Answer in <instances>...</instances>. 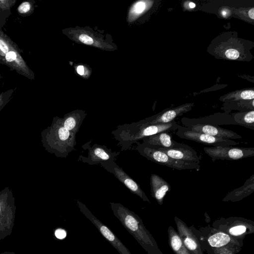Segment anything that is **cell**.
Returning <instances> with one entry per match:
<instances>
[{
  "label": "cell",
  "instance_id": "cell-15",
  "mask_svg": "<svg viewBox=\"0 0 254 254\" xmlns=\"http://www.w3.org/2000/svg\"><path fill=\"white\" fill-rule=\"evenodd\" d=\"M86 116L84 111L76 110L65 115L63 118H60V122L62 126L76 134Z\"/></svg>",
  "mask_w": 254,
  "mask_h": 254
},
{
  "label": "cell",
  "instance_id": "cell-24",
  "mask_svg": "<svg viewBox=\"0 0 254 254\" xmlns=\"http://www.w3.org/2000/svg\"><path fill=\"white\" fill-rule=\"evenodd\" d=\"M247 228L245 226L240 225L234 226L229 229V233L233 236H239L246 232Z\"/></svg>",
  "mask_w": 254,
  "mask_h": 254
},
{
  "label": "cell",
  "instance_id": "cell-12",
  "mask_svg": "<svg viewBox=\"0 0 254 254\" xmlns=\"http://www.w3.org/2000/svg\"><path fill=\"white\" fill-rule=\"evenodd\" d=\"M193 103H188L179 107L164 111L154 116L145 119L140 121L146 124H157L168 123L174 121L179 116L182 115L191 110Z\"/></svg>",
  "mask_w": 254,
  "mask_h": 254
},
{
  "label": "cell",
  "instance_id": "cell-16",
  "mask_svg": "<svg viewBox=\"0 0 254 254\" xmlns=\"http://www.w3.org/2000/svg\"><path fill=\"white\" fill-rule=\"evenodd\" d=\"M142 143L156 147L171 148L177 142L173 139L172 135L168 132H162L146 137L141 140Z\"/></svg>",
  "mask_w": 254,
  "mask_h": 254
},
{
  "label": "cell",
  "instance_id": "cell-18",
  "mask_svg": "<svg viewBox=\"0 0 254 254\" xmlns=\"http://www.w3.org/2000/svg\"><path fill=\"white\" fill-rule=\"evenodd\" d=\"M168 231L170 247L175 254H191L172 226L169 227Z\"/></svg>",
  "mask_w": 254,
  "mask_h": 254
},
{
  "label": "cell",
  "instance_id": "cell-29",
  "mask_svg": "<svg viewBox=\"0 0 254 254\" xmlns=\"http://www.w3.org/2000/svg\"><path fill=\"white\" fill-rule=\"evenodd\" d=\"M9 98L7 95H0V111L8 102Z\"/></svg>",
  "mask_w": 254,
  "mask_h": 254
},
{
  "label": "cell",
  "instance_id": "cell-5",
  "mask_svg": "<svg viewBox=\"0 0 254 254\" xmlns=\"http://www.w3.org/2000/svg\"><path fill=\"white\" fill-rule=\"evenodd\" d=\"M90 142L89 141L82 145L83 148L88 150L87 155H80L78 159L79 161L90 165H101L107 162L115 161L120 154V152L113 151L105 145L96 143L90 145Z\"/></svg>",
  "mask_w": 254,
  "mask_h": 254
},
{
  "label": "cell",
  "instance_id": "cell-27",
  "mask_svg": "<svg viewBox=\"0 0 254 254\" xmlns=\"http://www.w3.org/2000/svg\"><path fill=\"white\" fill-rule=\"evenodd\" d=\"M9 50V46L6 42L4 40L0 39V54L5 55Z\"/></svg>",
  "mask_w": 254,
  "mask_h": 254
},
{
  "label": "cell",
  "instance_id": "cell-31",
  "mask_svg": "<svg viewBox=\"0 0 254 254\" xmlns=\"http://www.w3.org/2000/svg\"><path fill=\"white\" fill-rule=\"evenodd\" d=\"M254 8L252 7L251 9H250L248 12V15L250 18H251L252 20L254 19Z\"/></svg>",
  "mask_w": 254,
  "mask_h": 254
},
{
  "label": "cell",
  "instance_id": "cell-6",
  "mask_svg": "<svg viewBox=\"0 0 254 254\" xmlns=\"http://www.w3.org/2000/svg\"><path fill=\"white\" fill-rule=\"evenodd\" d=\"M203 150L213 162L217 160H237L254 156L253 147L213 146L204 147Z\"/></svg>",
  "mask_w": 254,
  "mask_h": 254
},
{
  "label": "cell",
  "instance_id": "cell-8",
  "mask_svg": "<svg viewBox=\"0 0 254 254\" xmlns=\"http://www.w3.org/2000/svg\"><path fill=\"white\" fill-rule=\"evenodd\" d=\"M176 134L182 139L213 146H233L239 144L238 142L231 139L220 138L203 133L195 132L189 129L186 127L181 126L177 129Z\"/></svg>",
  "mask_w": 254,
  "mask_h": 254
},
{
  "label": "cell",
  "instance_id": "cell-26",
  "mask_svg": "<svg viewBox=\"0 0 254 254\" xmlns=\"http://www.w3.org/2000/svg\"><path fill=\"white\" fill-rule=\"evenodd\" d=\"M17 59V55L15 51L9 50L5 55V61L8 63H12Z\"/></svg>",
  "mask_w": 254,
  "mask_h": 254
},
{
  "label": "cell",
  "instance_id": "cell-11",
  "mask_svg": "<svg viewBox=\"0 0 254 254\" xmlns=\"http://www.w3.org/2000/svg\"><path fill=\"white\" fill-rule=\"evenodd\" d=\"M189 129L205 133L217 138L228 139H241L242 137L233 131L210 124H195L186 127Z\"/></svg>",
  "mask_w": 254,
  "mask_h": 254
},
{
  "label": "cell",
  "instance_id": "cell-23",
  "mask_svg": "<svg viewBox=\"0 0 254 254\" xmlns=\"http://www.w3.org/2000/svg\"><path fill=\"white\" fill-rule=\"evenodd\" d=\"M75 35H76L75 36V39L83 44L99 47L98 45L99 42L97 41V39L95 38L93 36L90 35L89 34L86 33L83 31H81L76 32Z\"/></svg>",
  "mask_w": 254,
  "mask_h": 254
},
{
  "label": "cell",
  "instance_id": "cell-4",
  "mask_svg": "<svg viewBox=\"0 0 254 254\" xmlns=\"http://www.w3.org/2000/svg\"><path fill=\"white\" fill-rule=\"evenodd\" d=\"M134 148L143 157L160 165L179 170H200V164L172 158L164 152L159 151L151 145L138 142Z\"/></svg>",
  "mask_w": 254,
  "mask_h": 254
},
{
  "label": "cell",
  "instance_id": "cell-2",
  "mask_svg": "<svg viewBox=\"0 0 254 254\" xmlns=\"http://www.w3.org/2000/svg\"><path fill=\"white\" fill-rule=\"evenodd\" d=\"M113 214L148 254H162L141 218L120 203L110 202Z\"/></svg>",
  "mask_w": 254,
  "mask_h": 254
},
{
  "label": "cell",
  "instance_id": "cell-9",
  "mask_svg": "<svg viewBox=\"0 0 254 254\" xmlns=\"http://www.w3.org/2000/svg\"><path fill=\"white\" fill-rule=\"evenodd\" d=\"M101 166L108 172L113 174L115 177L130 191L137 195L143 201L150 203L149 198L140 186L135 182L122 168H120L115 161L104 163Z\"/></svg>",
  "mask_w": 254,
  "mask_h": 254
},
{
  "label": "cell",
  "instance_id": "cell-22",
  "mask_svg": "<svg viewBox=\"0 0 254 254\" xmlns=\"http://www.w3.org/2000/svg\"><path fill=\"white\" fill-rule=\"evenodd\" d=\"M147 2L146 1L140 0L134 3L129 11V20H133L141 15L147 7Z\"/></svg>",
  "mask_w": 254,
  "mask_h": 254
},
{
  "label": "cell",
  "instance_id": "cell-25",
  "mask_svg": "<svg viewBox=\"0 0 254 254\" xmlns=\"http://www.w3.org/2000/svg\"><path fill=\"white\" fill-rule=\"evenodd\" d=\"M31 8L30 3L27 1L22 2L18 7L19 13L24 14L29 12Z\"/></svg>",
  "mask_w": 254,
  "mask_h": 254
},
{
  "label": "cell",
  "instance_id": "cell-30",
  "mask_svg": "<svg viewBox=\"0 0 254 254\" xmlns=\"http://www.w3.org/2000/svg\"><path fill=\"white\" fill-rule=\"evenodd\" d=\"M85 67L82 65L77 66L76 71L80 75H83L85 74Z\"/></svg>",
  "mask_w": 254,
  "mask_h": 254
},
{
  "label": "cell",
  "instance_id": "cell-10",
  "mask_svg": "<svg viewBox=\"0 0 254 254\" xmlns=\"http://www.w3.org/2000/svg\"><path fill=\"white\" fill-rule=\"evenodd\" d=\"M160 151L163 152L172 158L200 164V157L194 149L187 144L176 143L171 148H165L154 146Z\"/></svg>",
  "mask_w": 254,
  "mask_h": 254
},
{
  "label": "cell",
  "instance_id": "cell-28",
  "mask_svg": "<svg viewBox=\"0 0 254 254\" xmlns=\"http://www.w3.org/2000/svg\"><path fill=\"white\" fill-rule=\"evenodd\" d=\"M55 236L59 239H64L66 236V231L63 229H58L55 232Z\"/></svg>",
  "mask_w": 254,
  "mask_h": 254
},
{
  "label": "cell",
  "instance_id": "cell-14",
  "mask_svg": "<svg viewBox=\"0 0 254 254\" xmlns=\"http://www.w3.org/2000/svg\"><path fill=\"white\" fill-rule=\"evenodd\" d=\"M150 185L152 196L160 204H163L166 193L171 190L170 184L160 176L151 174Z\"/></svg>",
  "mask_w": 254,
  "mask_h": 254
},
{
  "label": "cell",
  "instance_id": "cell-13",
  "mask_svg": "<svg viewBox=\"0 0 254 254\" xmlns=\"http://www.w3.org/2000/svg\"><path fill=\"white\" fill-rule=\"evenodd\" d=\"M179 235L182 241L191 254H203L195 236L186 224L177 217L175 219Z\"/></svg>",
  "mask_w": 254,
  "mask_h": 254
},
{
  "label": "cell",
  "instance_id": "cell-1",
  "mask_svg": "<svg viewBox=\"0 0 254 254\" xmlns=\"http://www.w3.org/2000/svg\"><path fill=\"white\" fill-rule=\"evenodd\" d=\"M180 125L175 121L168 123L146 124L140 121L130 124L119 125L111 134L118 141L121 150L130 149L142 138L162 132H170L177 130Z\"/></svg>",
  "mask_w": 254,
  "mask_h": 254
},
{
  "label": "cell",
  "instance_id": "cell-19",
  "mask_svg": "<svg viewBox=\"0 0 254 254\" xmlns=\"http://www.w3.org/2000/svg\"><path fill=\"white\" fill-rule=\"evenodd\" d=\"M232 117L237 125L254 130V111L253 110L246 113L235 114Z\"/></svg>",
  "mask_w": 254,
  "mask_h": 254
},
{
  "label": "cell",
  "instance_id": "cell-20",
  "mask_svg": "<svg viewBox=\"0 0 254 254\" xmlns=\"http://www.w3.org/2000/svg\"><path fill=\"white\" fill-rule=\"evenodd\" d=\"M231 241V237L223 232H218L211 236L208 239V242L210 246L219 248L227 245Z\"/></svg>",
  "mask_w": 254,
  "mask_h": 254
},
{
  "label": "cell",
  "instance_id": "cell-7",
  "mask_svg": "<svg viewBox=\"0 0 254 254\" xmlns=\"http://www.w3.org/2000/svg\"><path fill=\"white\" fill-rule=\"evenodd\" d=\"M77 205L80 211L93 224L101 235L120 254H131L129 250L123 244L117 236L106 225L96 218L85 204L79 200H77Z\"/></svg>",
  "mask_w": 254,
  "mask_h": 254
},
{
  "label": "cell",
  "instance_id": "cell-21",
  "mask_svg": "<svg viewBox=\"0 0 254 254\" xmlns=\"http://www.w3.org/2000/svg\"><path fill=\"white\" fill-rule=\"evenodd\" d=\"M254 98V92L253 90L248 89L227 95L223 100H253Z\"/></svg>",
  "mask_w": 254,
  "mask_h": 254
},
{
  "label": "cell",
  "instance_id": "cell-17",
  "mask_svg": "<svg viewBox=\"0 0 254 254\" xmlns=\"http://www.w3.org/2000/svg\"><path fill=\"white\" fill-rule=\"evenodd\" d=\"M254 190V175L248 179L243 186L230 192L223 201H238L247 197Z\"/></svg>",
  "mask_w": 254,
  "mask_h": 254
},
{
  "label": "cell",
  "instance_id": "cell-3",
  "mask_svg": "<svg viewBox=\"0 0 254 254\" xmlns=\"http://www.w3.org/2000/svg\"><path fill=\"white\" fill-rule=\"evenodd\" d=\"M41 137L45 149L57 157L66 158L75 150L76 134L62 126L60 117L53 118L51 125L42 131Z\"/></svg>",
  "mask_w": 254,
  "mask_h": 254
},
{
  "label": "cell",
  "instance_id": "cell-33",
  "mask_svg": "<svg viewBox=\"0 0 254 254\" xmlns=\"http://www.w3.org/2000/svg\"><path fill=\"white\" fill-rule=\"evenodd\" d=\"M227 10L226 9H224L222 11V14L223 15V16H226L227 15Z\"/></svg>",
  "mask_w": 254,
  "mask_h": 254
},
{
  "label": "cell",
  "instance_id": "cell-32",
  "mask_svg": "<svg viewBox=\"0 0 254 254\" xmlns=\"http://www.w3.org/2000/svg\"><path fill=\"white\" fill-rule=\"evenodd\" d=\"M189 5L190 7L191 8H193L195 6V4L191 2H190Z\"/></svg>",
  "mask_w": 254,
  "mask_h": 254
}]
</instances>
